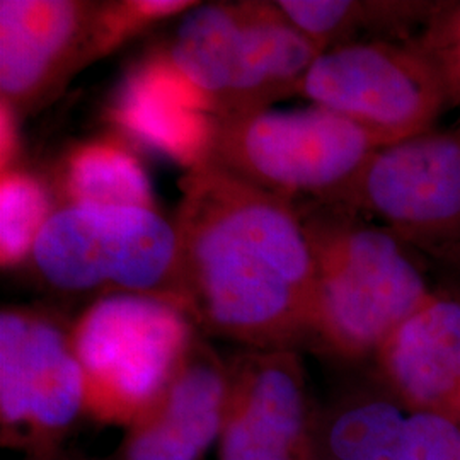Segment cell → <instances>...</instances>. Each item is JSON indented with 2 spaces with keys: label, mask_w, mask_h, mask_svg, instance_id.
Listing matches in <instances>:
<instances>
[{
  "label": "cell",
  "mask_w": 460,
  "mask_h": 460,
  "mask_svg": "<svg viewBox=\"0 0 460 460\" xmlns=\"http://www.w3.org/2000/svg\"><path fill=\"white\" fill-rule=\"evenodd\" d=\"M296 96L393 142L433 130L450 106L438 64L414 40L360 41L323 51Z\"/></svg>",
  "instance_id": "8"
},
{
  "label": "cell",
  "mask_w": 460,
  "mask_h": 460,
  "mask_svg": "<svg viewBox=\"0 0 460 460\" xmlns=\"http://www.w3.org/2000/svg\"><path fill=\"white\" fill-rule=\"evenodd\" d=\"M393 460H460V425L433 412L410 411Z\"/></svg>",
  "instance_id": "20"
},
{
  "label": "cell",
  "mask_w": 460,
  "mask_h": 460,
  "mask_svg": "<svg viewBox=\"0 0 460 460\" xmlns=\"http://www.w3.org/2000/svg\"><path fill=\"white\" fill-rule=\"evenodd\" d=\"M444 0H279L281 11L326 49L387 40L410 41L428 26Z\"/></svg>",
  "instance_id": "15"
},
{
  "label": "cell",
  "mask_w": 460,
  "mask_h": 460,
  "mask_svg": "<svg viewBox=\"0 0 460 460\" xmlns=\"http://www.w3.org/2000/svg\"><path fill=\"white\" fill-rule=\"evenodd\" d=\"M101 2L2 0L0 94L17 116L33 111L94 62Z\"/></svg>",
  "instance_id": "11"
},
{
  "label": "cell",
  "mask_w": 460,
  "mask_h": 460,
  "mask_svg": "<svg viewBox=\"0 0 460 460\" xmlns=\"http://www.w3.org/2000/svg\"><path fill=\"white\" fill-rule=\"evenodd\" d=\"M199 2L191 0H118L99 4L94 30V62L119 49L133 36L146 33L148 28L184 16Z\"/></svg>",
  "instance_id": "19"
},
{
  "label": "cell",
  "mask_w": 460,
  "mask_h": 460,
  "mask_svg": "<svg viewBox=\"0 0 460 460\" xmlns=\"http://www.w3.org/2000/svg\"><path fill=\"white\" fill-rule=\"evenodd\" d=\"M74 460H75V459H74Z\"/></svg>",
  "instance_id": "25"
},
{
  "label": "cell",
  "mask_w": 460,
  "mask_h": 460,
  "mask_svg": "<svg viewBox=\"0 0 460 460\" xmlns=\"http://www.w3.org/2000/svg\"><path fill=\"white\" fill-rule=\"evenodd\" d=\"M33 460H74V459H66L64 456H60V452L58 454H53V456H47V457H31Z\"/></svg>",
  "instance_id": "24"
},
{
  "label": "cell",
  "mask_w": 460,
  "mask_h": 460,
  "mask_svg": "<svg viewBox=\"0 0 460 460\" xmlns=\"http://www.w3.org/2000/svg\"><path fill=\"white\" fill-rule=\"evenodd\" d=\"M376 357L410 411L440 414L460 425V300L433 294Z\"/></svg>",
  "instance_id": "14"
},
{
  "label": "cell",
  "mask_w": 460,
  "mask_h": 460,
  "mask_svg": "<svg viewBox=\"0 0 460 460\" xmlns=\"http://www.w3.org/2000/svg\"><path fill=\"white\" fill-rule=\"evenodd\" d=\"M165 57L215 118L244 115L296 96L323 53L279 2L198 4L182 16Z\"/></svg>",
  "instance_id": "3"
},
{
  "label": "cell",
  "mask_w": 460,
  "mask_h": 460,
  "mask_svg": "<svg viewBox=\"0 0 460 460\" xmlns=\"http://www.w3.org/2000/svg\"><path fill=\"white\" fill-rule=\"evenodd\" d=\"M229 384V362L199 334L163 397L106 460H203L218 444Z\"/></svg>",
  "instance_id": "12"
},
{
  "label": "cell",
  "mask_w": 460,
  "mask_h": 460,
  "mask_svg": "<svg viewBox=\"0 0 460 460\" xmlns=\"http://www.w3.org/2000/svg\"><path fill=\"white\" fill-rule=\"evenodd\" d=\"M414 43L427 53L460 45V0H445L427 28L414 38Z\"/></svg>",
  "instance_id": "21"
},
{
  "label": "cell",
  "mask_w": 460,
  "mask_h": 460,
  "mask_svg": "<svg viewBox=\"0 0 460 460\" xmlns=\"http://www.w3.org/2000/svg\"><path fill=\"white\" fill-rule=\"evenodd\" d=\"M108 118L138 144L188 171L207 161L215 116L164 49L128 72L108 106Z\"/></svg>",
  "instance_id": "13"
},
{
  "label": "cell",
  "mask_w": 460,
  "mask_h": 460,
  "mask_svg": "<svg viewBox=\"0 0 460 460\" xmlns=\"http://www.w3.org/2000/svg\"><path fill=\"white\" fill-rule=\"evenodd\" d=\"M298 212L315 268L311 336L343 358L376 355L433 296L410 246L340 207Z\"/></svg>",
  "instance_id": "2"
},
{
  "label": "cell",
  "mask_w": 460,
  "mask_h": 460,
  "mask_svg": "<svg viewBox=\"0 0 460 460\" xmlns=\"http://www.w3.org/2000/svg\"><path fill=\"white\" fill-rule=\"evenodd\" d=\"M85 416L83 367L72 324L33 307L0 313V429L5 447L33 457L58 454V445Z\"/></svg>",
  "instance_id": "9"
},
{
  "label": "cell",
  "mask_w": 460,
  "mask_h": 460,
  "mask_svg": "<svg viewBox=\"0 0 460 460\" xmlns=\"http://www.w3.org/2000/svg\"><path fill=\"white\" fill-rule=\"evenodd\" d=\"M16 111L2 101L0 104V121H2V172L11 169V161L16 150L17 137Z\"/></svg>",
  "instance_id": "23"
},
{
  "label": "cell",
  "mask_w": 460,
  "mask_h": 460,
  "mask_svg": "<svg viewBox=\"0 0 460 460\" xmlns=\"http://www.w3.org/2000/svg\"><path fill=\"white\" fill-rule=\"evenodd\" d=\"M64 205L132 207L155 210L147 169L130 148L113 138L79 144L62 161Z\"/></svg>",
  "instance_id": "16"
},
{
  "label": "cell",
  "mask_w": 460,
  "mask_h": 460,
  "mask_svg": "<svg viewBox=\"0 0 460 460\" xmlns=\"http://www.w3.org/2000/svg\"><path fill=\"white\" fill-rule=\"evenodd\" d=\"M410 412L389 399L367 397L331 414L315 428L317 457L334 460H384L394 456Z\"/></svg>",
  "instance_id": "17"
},
{
  "label": "cell",
  "mask_w": 460,
  "mask_h": 460,
  "mask_svg": "<svg viewBox=\"0 0 460 460\" xmlns=\"http://www.w3.org/2000/svg\"><path fill=\"white\" fill-rule=\"evenodd\" d=\"M323 205L372 215L408 246L460 261V123L378 148Z\"/></svg>",
  "instance_id": "7"
},
{
  "label": "cell",
  "mask_w": 460,
  "mask_h": 460,
  "mask_svg": "<svg viewBox=\"0 0 460 460\" xmlns=\"http://www.w3.org/2000/svg\"><path fill=\"white\" fill-rule=\"evenodd\" d=\"M55 208L49 188L33 172L11 167L0 181V263L28 264L34 244Z\"/></svg>",
  "instance_id": "18"
},
{
  "label": "cell",
  "mask_w": 460,
  "mask_h": 460,
  "mask_svg": "<svg viewBox=\"0 0 460 460\" xmlns=\"http://www.w3.org/2000/svg\"><path fill=\"white\" fill-rule=\"evenodd\" d=\"M428 55L435 58V62L442 70L450 106H456L460 110V45Z\"/></svg>",
  "instance_id": "22"
},
{
  "label": "cell",
  "mask_w": 460,
  "mask_h": 460,
  "mask_svg": "<svg viewBox=\"0 0 460 460\" xmlns=\"http://www.w3.org/2000/svg\"><path fill=\"white\" fill-rule=\"evenodd\" d=\"M181 188L180 288L198 331L263 349L311 336L315 268L296 201L210 163Z\"/></svg>",
  "instance_id": "1"
},
{
  "label": "cell",
  "mask_w": 460,
  "mask_h": 460,
  "mask_svg": "<svg viewBox=\"0 0 460 460\" xmlns=\"http://www.w3.org/2000/svg\"><path fill=\"white\" fill-rule=\"evenodd\" d=\"M28 264L58 296L96 300L140 294L182 305L178 235L157 210L62 205L41 230Z\"/></svg>",
  "instance_id": "5"
},
{
  "label": "cell",
  "mask_w": 460,
  "mask_h": 460,
  "mask_svg": "<svg viewBox=\"0 0 460 460\" xmlns=\"http://www.w3.org/2000/svg\"><path fill=\"white\" fill-rule=\"evenodd\" d=\"M198 336L191 315L174 300L140 294L93 300L72 324L85 416L130 427L163 397Z\"/></svg>",
  "instance_id": "4"
},
{
  "label": "cell",
  "mask_w": 460,
  "mask_h": 460,
  "mask_svg": "<svg viewBox=\"0 0 460 460\" xmlns=\"http://www.w3.org/2000/svg\"><path fill=\"white\" fill-rule=\"evenodd\" d=\"M217 460H315V418L294 348H246L229 360Z\"/></svg>",
  "instance_id": "10"
},
{
  "label": "cell",
  "mask_w": 460,
  "mask_h": 460,
  "mask_svg": "<svg viewBox=\"0 0 460 460\" xmlns=\"http://www.w3.org/2000/svg\"><path fill=\"white\" fill-rule=\"evenodd\" d=\"M393 140L311 104L215 118L205 163L264 191L323 203Z\"/></svg>",
  "instance_id": "6"
}]
</instances>
